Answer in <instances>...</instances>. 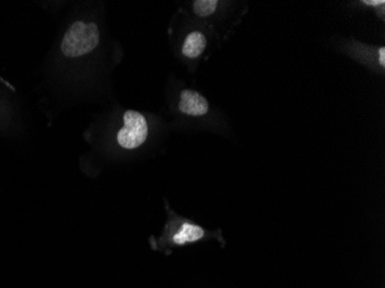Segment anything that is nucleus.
I'll use <instances>...</instances> for the list:
<instances>
[{
  "instance_id": "423d86ee",
  "label": "nucleus",
  "mask_w": 385,
  "mask_h": 288,
  "mask_svg": "<svg viewBox=\"0 0 385 288\" xmlns=\"http://www.w3.org/2000/svg\"><path fill=\"white\" fill-rule=\"evenodd\" d=\"M217 0H196L193 3V10L198 17H210L217 8Z\"/></svg>"
},
{
  "instance_id": "f257e3e1",
  "label": "nucleus",
  "mask_w": 385,
  "mask_h": 288,
  "mask_svg": "<svg viewBox=\"0 0 385 288\" xmlns=\"http://www.w3.org/2000/svg\"><path fill=\"white\" fill-rule=\"evenodd\" d=\"M100 29L94 22L76 21L66 32L62 42V55L67 58H79L95 50L100 43Z\"/></svg>"
},
{
  "instance_id": "7ed1b4c3",
  "label": "nucleus",
  "mask_w": 385,
  "mask_h": 288,
  "mask_svg": "<svg viewBox=\"0 0 385 288\" xmlns=\"http://www.w3.org/2000/svg\"><path fill=\"white\" fill-rule=\"evenodd\" d=\"M179 109L182 114L200 117V116L207 114L209 111V104L201 94H198V91L188 90L187 89V90L182 91L180 95Z\"/></svg>"
},
{
  "instance_id": "0eeeda50",
  "label": "nucleus",
  "mask_w": 385,
  "mask_h": 288,
  "mask_svg": "<svg viewBox=\"0 0 385 288\" xmlns=\"http://www.w3.org/2000/svg\"><path fill=\"white\" fill-rule=\"evenodd\" d=\"M363 4H366V5H368V6H383L384 5L385 1L384 0H365L363 1Z\"/></svg>"
},
{
  "instance_id": "39448f33",
  "label": "nucleus",
  "mask_w": 385,
  "mask_h": 288,
  "mask_svg": "<svg viewBox=\"0 0 385 288\" xmlns=\"http://www.w3.org/2000/svg\"><path fill=\"white\" fill-rule=\"evenodd\" d=\"M204 235V231L198 225L193 224H184L178 232L173 237V241L177 245H184V243L195 242L202 239Z\"/></svg>"
},
{
  "instance_id": "f03ea898",
  "label": "nucleus",
  "mask_w": 385,
  "mask_h": 288,
  "mask_svg": "<svg viewBox=\"0 0 385 288\" xmlns=\"http://www.w3.org/2000/svg\"><path fill=\"white\" fill-rule=\"evenodd\" d=\"M148 137V123L137 111H127L123 114V126L118 132V143L123 149H136L146 142Z\"/></svg>"
},
{
  "instance_id": "20e7f679",
  "label": "nucleus",
  "mask_w": 385,
  "mask_h": 288,
  "mask_svg": "<svg viewBox=\"0 0 385 288\" xmlns=\"http://www.w3.org/2000/svg\"><path fill=\"white\" fill-rule=\"evenodd\" d=\"M207 46V39L203 34L200 32H191L188 34L184 39V46H182V53L184 57L189 59H195L200 57L203 53Z\"/></svg>"
},
{
  "instance_id": "6e6552de",
  "label": "nucleus",
  "mask_w": 385,
  "mask_h": 288,
  "mask_svg": "<svg viewBox=\"0 0 385 288\" xmlns=\"http://www.w3.org/2000/svg\"><path fill=\"white\" fill-rule=\"evenodd\" d=\"M379 64L384 67L385 66V49L384 48H381V49L379 50Z\"/></svg>"
}]
</instances>
